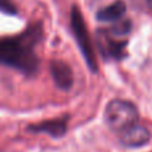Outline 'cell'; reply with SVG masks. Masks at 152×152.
Wrapping results in <instances>:
<instances>
[{
	"instance_id": "obj_7",
	"label": "cell",
	"mask_w": 152,
	"mask_h": 152,
	"mask_svg": "<svg viewBox=\"0 0 152 152\" xmlns=\"http://www.w3.org/2000/svg\"><path fill=\"white\" fill-rule=\"evenodd\" d=\"M29 129L35 132H45V134H50L53 137H60L67 131V119L61 118L43 121L40 124H35V126L29 127Z\"/></svg>"
},
{
	"instance_id": "obj_8",
	"label": "cell",
	"mask_w": 152,
	"mask_h": 152,
	"mask_svg": "<svg viewBox=\"0 0 152 152\" xmlns=\"http://www.w3.org/2000/svg\"><path fill=\"white\" fill-rule=\"evenodd\" d=\"M127 5L124 1H118L110 4L108 7H104L96 13V19L100 21H120V19L126 15Z\"/></svg>"
},
{
	"instance_id": "obj_4",
	"label": "cell",
	"mask_w": 152,
	"mask_h": 152,
	"mask_svg": "<svg viewBox=\"0 0 152 152\" xmlns=\"http://www.w3.org/2000/svg\"><path fill=\"white\" fill-rule=\"evenodd\" d=\"M97 43L102 55L105 59H121L126 52L124 48L127 45V40H118V36L111 34V31L100 29L97 32Z\"/></svg>"
},
{
	"instance_id": "obj_10",
	"label": "cell",
	"mask_w": 152,
	"mask_h": 152,
	"mask_svg": "<svg viewBox=\"0 0 152 152\" xmlns=\"http://www.w3.org/2000/svg\"><path fill=\"white\" fill-rule=\"evenodd\" d=\"M147 1H148V4H150V7L152 8V0H147Z\"/></svg>"
},
{
	"instance_id": "obj_3",
	"label": "cell",
	"mask_w": 152,
	"mask_h": 152,
	"mask_svg": "<svg viewBox=\"0 0 152 152\" xmlns=\"http://www.w3.org/2000/svg\"><path fill=\"white\" fill-rule=\"evenodd\" d=\"M71 24H72L74 34L76 36V40H77V44L87 60V64L95 72L97 69V64H96V59H95L94 48H92L91 39H89L88 32H87V27L83 20L81 12L79 11V8L76 5L72 7V11H71Z\"/></svg>"
},
{
	"instance_id": "obj_5",
	"label": "cell",
	"mask_w": 152,
	"mask_h": 152,
	"mask_svg": "<svg viewBox=\"0 0 152 152\" xmlns=\"http://www.w3.org/2000/svg\"><path fill=\"white\" fill-rule=\"evenodd\" d=\"M150 139V131L144 126H140L137 123L120 132V142L126 147H142V145L147 144Z\"/></svg>"
},
{
	"instance_id": "obj_1",
	"label": "cell",
	"mask_w": 152,
	"mask_h": 152,
	"mask_svg": "<svg viewBox=\"0 0 152 152\" xmlns=\"http://www.w3.org/2000/svg\"><path fill=\"white\" fill-rule=\"evenodd\" d=\"M42 36V24L36 23L19 36L0 37V63L13 67L24 74H35L39 67L35 45L40 42Z\"/></svg>"
},
{
	"instance_id": "obj_6",
	"label": "cell",
	"mask_w": 152,
	"mask_h": 152,
	"mask_svg": "<svg viewBox=\"0 0 152 152\" xmlns=\"http://www.w3.org/2000/svg\"><path fill=\"white\" fill-rule=\"evenodd\" d=\"M50 71L55 84L60 89H69L74 86V74L71 67L61 60H52L50 64Z\"/></svg>"
},
{
	"instance_id": "obj_2",
	"label": "cell",
	"mask_w": 152,
	"mask_h": 152,
	"mask_svg": "<svg viewBox=\"0 0 152 152\" xmlns=\"http://www.w3.org/2000/svg\"><path fill=\"white\" fill-rule=\"evenodd\" d=\"M104 118L111 129L121 132L136 124L139 112L135 104H132L131 102L115 99L107 105Z\"/></svg>"
},
{
	"instance_id": "obj_9",
	"label": "cell",
	"mask_w": 152,
	"mask_h": 152,
	"mask_svg": "<svg viewBox=\"0 0 152 152\" xmlns=\"http://www.w3.org/2000/svg\"><path fill=\"white\" fill-rule=\"evenodd\" d=\"M0 11L8 13V15H15L18 12L15 4L11 0H0Z\"/></svg>"
}]
</instances>
